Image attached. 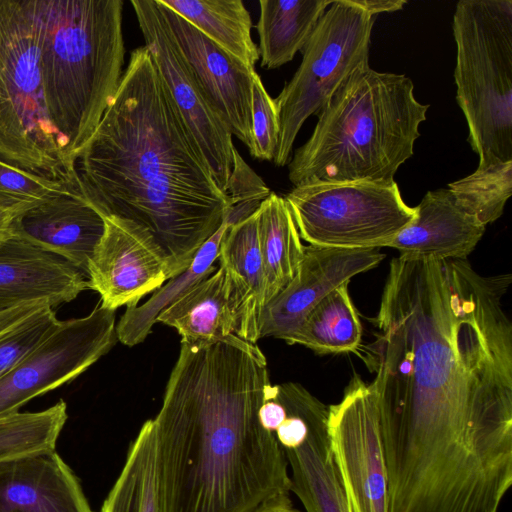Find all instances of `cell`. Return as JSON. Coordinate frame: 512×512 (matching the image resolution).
I'll use <instances>...</instances> for the list:
<instances>
[{
  "label": "cell",
  "mask_w": 512,
  "mask_h": 512,
  "mask_svg": "<svg viewBox=\"0 0 512 512\" xmlns=\"http://www.w3.org/2000/svg\"><path fill=\"white\" fill-rule=\"evenodd\" d=\"M511 274L395 257L365 362L388 512H498L512 485Z\"/></svg>",
  "instance_id": "obj_1"
},
{
  "label": "cell",
  "mask_w": 512,
  "mask_h": 512,
  "mask_svg": "<svg viewBox=\"0 0 512 512\" xmlns=\"http://www.w3.org/2000/svg\"><path fill=\"white\" fill-rule=\"evenodd\" d=\"M267 360L236 334L181 343L152 418L160 512H257L290 498L284 451L258 417Z\"/></svg>",
  "instance_id": "obj_2"
},
{
  "label": "cell",
  "mask_w": 512,
  "mask_h": 512,
  "mask_svg": "<svg viewBox=\"0 0 512 512\" xmlns=\"http://www.w3.org/2000/svg\"><path fill=\"white\" fill-rule=\"evenodd\" d=\"M74 168L103 217L131 221L152 236L169 279L187 269L230 207L145 46L130 54Z\"/></svg>",
  "instance_id": "obj_3"
},
{
  "label": "cell",
  "mask_w": 512,
  "mask_h": 512,
  "mask_svg": "<svg viewBox=\"0 0 512 512\" xmlns=\"http://www.w3.org/2000/svg\"><path fill=\"white\" fill-rule=\"evenodd\" d=\"M428 104L404 74L357 68L317 114L310 138L288 163V178L389 182L414 153Z\"/></svg>",
  "instance_id": "obj_4"
},
{
  "label": "cell",
  "mask_w": 512,
  "mask_h": 512,
  "mask_svg": "<svg viewBox=\"0 0 512 512\" xmlns=\"http://www.w3.org/2000/svg\"><path fill=\"white\" fill-rule=\"evenodd\" d=\"M46 110L75 158L118 89L124 64L122 0H32Z\"/></svg>",
  "instance_id": "obj_5"
},
{
  "label": "cell",
  "mask_w": 512,
  "mask_h": 512,
  "mask_svg": "<svg viewBox=\"0 0 512 512\" xmlns=\"http://www.w3.org/2000/svg\"><path fill=\"white\" fill-rule=\"evenodd\" d=\"M456 100L479 163L512 160V1L461 0L452 21Z\"/></svg>",
  "instance_id": "obj_6"
},
{
  "label": "cell",
  "mask_w": 512,
  "mask_h": 512,
  "mask_svg": "<svg viewBox=\"0 0 512 512\" xmlns=\"http://www.w3.org/2000/svg\"><path fill=\"white\" fill-rule=\"evenodd\" d=\"M0 158L49 178L76 177L46 110L32 0H0Z\"/></svg>",
  "instance_id": "obj_7"
},
{
  "label": "cell",
  "mask_w": 512,
  "mask_h": 512,
  "mask_svg": "<svg viewBox=\"0 0 512 512\" xmlns=\"http://www.w3.org/2000/svg\"><path fill=\"white\" fill-rule=\"evenodd\" d=\"M375 16L352 0H333L303 47L294 76L274 99L280 132L274 163H289L295 139L338 88L359 67L369 63Z\"/></svg>",
  "instance_id": "obj_8"
},
{
  "label": "cell",
  "mask_w": 512,
  "mask_h": 512,
  "mask_svg": "<svg viewBox=\"0 0 512 512\" xmlns=\"http://www.w3.org/2000/svg\"><path fill=\"white\" fill-rule=\"evenodd\" d=\"M299 235L310 245L388 247L415 218L393 181H308L286 195Z\"/></svg>",
  "instance_id": "obj_9"
},
{
  "label": "cell",
  "mask_w": 512,
  "mask_h": 512,
  "mask_svg": "<svg viewBox=\"0 0 512 512\" xmlns=\"http://www.w3.org/2000/svg\"><path fill=\"white\" fill-rule=\"evenodd\" d=\"M130 3L144 38V46L174 106L197 144L214 181L227 195L238 152L229 127L184 59L157 1L131 0Z\"/></svg>",
  "instance_id": "obj_10"
},
{
  "label": "cell",
  "mask_w": 512,
  "mask_h": 512,
  "mask_svg": "<svg viewBox=\"0 0 512 512\" xmlns=\"http://www.w3.org/2000/svg\"><path fill=\"white\" fill-rule=\"evenodd\" d=\"M117 341L116 311L100 303L85 317L60 321L0 377V417L18 412L29 400L72 381Z\"/></svg>",
  "instance_id": "obj_11"
},
{
  "label": "cell",
  "mask_w": 512,
  "mask_h": 512,
  "mask_svg": "<svg viewBox=\"0 0 512 512\" xmlns=\"http://www.w3.org/2000/svg\"><path fill=\"white\" fill-rule=\"evenodd\" d=\"M330 449L350 512H388V483L376 396L355 375L329 406Z\"/></svg>",
  "instance_id": "obj_12"
},
{
  "label": "cell",
  "mask_w": 512,
  "mask_h": 512,
  "mask_svg": "<svg viewBox=\"0 0 512 512\" xmlns=\"http://www.w3.org/2000/svg\"><path fill=\"white\" fill-rule=\"evenodd\" d=\"M105 229L87 267L88 288L104 308H132L169 279L167 262L152 236L135 223L104 217Z\"/></svg>",
  "instance_id": "obj_13"
},
{
  "label": "cell",
  "mask_w": 512,
  "mask_h": 512,
  "mask_svg": "<svg viewBox=\"0 0 512 512\" xmlns=\"http://www.w3.org/2000/svg\"><path fill=\"white\" fill-rule=\"evenodd\" d=\"M384 257L380 248L305 246L303 260L293 279L262 308L258 338L283 340L331 291L376 267Z\"/></svg>",
  "instance_id": "obj_14"
},
{
  "label": "cell",
  "mask_w": 512,
  "mask_h": 512,
  "mask_svg": "<svg viewBox=\"0 0 512 512\" xmlns=\"http://www.w3.org/2000/svg\"><path fill=\"white\" fill-rule=\"evenodd\" d=\"M156 1L177 46L205 94L232 135L250 151L255 70L229 55L160 0Z\"/></svg>",
  "instance_id": "obj_15"
},
{
  "label": "cell",
  "mask_w": 512,
  "mask_h": 512,
  "mask_svg": "<svg viewBox=\"0 0 512 512\" xmlns=\"http://www.w3.org/2000/svg\"><path fill=\"white\" fill-rule=\"evenodd\" d=\"M104 229V217L85 197L78 181L68 191L25 211L14 235L63 258L86 276Z\"/></svg>",
  "instance_id": "obj_16"
},
{
  "label": "cell",
  "mask_w": 512,
  "mask_h": 512,
  "mask_svg": "<svg viewBox=\"0 0 512 512\" xmlns=\"http://www.w3.org/2000/svg\"><path fill=\"white\" fill-rule=\"evenodd\" d=\"M87 288L85 274L63 258L16 235L0 243V312L33 302L53 308Z\"/></svg>",
  "instance_id": "obj_17"
},
{
  "label": "cell",
  "mask_w": 512,
  "mask_h": 512,
  "mask_svg": "<svg viewBox=\"0 0 512 512\" xmlns=\"http://www.w3.org/2000/svg\"><path fill=\"white\" fill-rule=\"evenodd\" d=\"M0 512H92L55 451L0 462Z\"/></svg>",
  "instance_id": "obj_18"
},
{
  "label": "cell",
  "mask_w": 512,
  "mask_h": 512,
  "mask_svg": "<svg viewBox=\"0 0 512 512\" xmlns=\"http://www.w3.org/2000/svg\"><path fill=\"white\" fill-rule=\"evenodd\" d=\"M415 210L413 221L388 245L401 257L465 260L485 232L448 189L428 191Z\"/></svg>",
  "instance_id": "obj_19"
},
{
  "label": "cell",
  "mask_w": 512,
  "mask_h": 512,
  "mask_svg": "<svg viewBox=\"0 0 512 512\" xmlns=\"http://www.w3.org/2000/svg\"><path fill=\"white\" fill-rule=\"evenodd\" d=\"M217 260L229 280L237 320L236 335L256 343L259 316L266 304V282L258 243V209L228 227Z\"/></svg>",
  "instance_id": "obj_20"
},
{
  "label": "cell",
  "mask_w": 512,
  "mask_h": 512,
  "mask_svg": "<svg viewBox=\"0 0 512 512\" xmlns=\"http://www.w3.org/2000/svg\"><path fill=\"white\" fill-rule=\"evenodd\" d=\"M328 415L329 406H322L305 440L283 450L291 469V491L306 512H350L329 445Z\"/></svg>",
  "instance_id": "obj_21"
},
{
  "label": "cell",
  "mask_w": 512,
  "mask_h": 512,
  "mask_svg": "<svg viewBox=\"0 0 512 512\" xmlns=\"http://www.w3.org/2000/svg\"><path fill=\"white\" fill-rule=\"evenodd\" d=\"M156 322L175 328L181 343L190 346H204L236 334L237 320L224 268L219 266L191 287L164 309Z\"/></svg>",
  "instance_id": "obj_22"
},
{
  "label": "cell",
  "mask_w": 512,
  "mask_h": 512,
  "mask_svg": "<svg viewBox=\"0 0 512 512\" xmlns=\"http://www.w3.org/2000/svg\"><path fill=\"white\" fill-rule=\"evenodd\" d=\"M333 0H260L259 58L265 69L290 62L301 51Z\"/></svg>",
  "instance_id": "obj_23"
},
{
  "label": "cell",
  "mask_w": 512,
  "mask_h": 512,
  "mask_svg": "<svg viewBox=\"0 0 512 512\" xmlns=\"http://www.w3.org/2000/svg\"><path fill=\"white\" fill-rule=\"evenodd\" d=\"M258 243L267 303L293 279L305 249L285 198L274 192L258 208Z\"/></svg>",
  "instance_id": "obj_24"
},
{
  "label": "cell",
  "mask_w": 512,
  "mask_h": 512,
  "mask_svg": "<svg viewBox=\"0 0 512 512\" xmlns=\"http://www.w3.org/2000/svg\"><path fill=\"white\" fill-rule=\"evenodd\" d=\"M229 55L255 70L258 47L252 21L241 0H160Z\"/></svg>",
  "instance_id": "obj_25"
},
{
  "label": "cell",
  "mask_w": 512,
  "mask_h": 512,
  "mask_svg": "<svg viewBox=\"0 0 512 512\" xmlns=\"http://www.w3.org/2000/svg\"><path fill=\"white\" fill-rule=\"evenodd\" d=\"M228 227L224 219L219 229L198 250L187 269L168 279L141 305L126 308L116 324L118 341L127 346L142 343L164 309L216 270L214 262L218 259L219 247Z\"/></svg>",
  "instance_id": "obj_26"
},
{
  "label": "cell",
  "mask_w": 512,
  "mask_h": 512,
  "mask_svg": "<svg viewBox=\"0 0 512 512\" xmlns=\"http://www.w3.org/2000/svg\"><path fill=\"white\" fill-rule=\"evenodd\" d=\"M348 283L324 297L283 340L288 344L304 345L318 354L360 349L362 325L349 295Z\"/></svg>",
  "instance_id": "obj_27"
},
{
  "label": "cell",
  "mask_w": 512,
  "mask_h": 512,
  "mask_svg": "<svg viewBox=\"0 0 512 512\" xmlns=\"http://www.w3.org/2000/svg\"><path fill=\"white\" fill-rule=\"evenodd\" d=\"M101 512H160L152 419L143 423L131 442L124 466L104 500Z\"/></svg>",
  "instance_id": "obj_28"
},
{
  "label": "cell",
  "mask_w": 512,
  "mask_h": 512,
  "mask_svg": "<svg viewBox=\"0 0 512 512\" xmlns=\"http://www.w3.org/2000/svg\"><path fill=\"white\" fill-rule=\"evenodd\" d=\"M66 420L63 400L43 411L1 416L0 462L55 451Z\"/></svg>",
  "instance_id": "obj_29"
},
{
  "label": "cell",
  "mask_w": 512,
  "mask_h": 512,
  "mask_svg": "<svg viewBox=\"0 0 512 512\" xmlns=\"http://www.w3.org/2000/svg\"><path fill=\"white\" fill-rule=\"evenodd\" d=\"M447 189L467 212L486 226L502 216L512 194V160L478 164L472 174L450 182Z\"/></svg>",
  "instance_id": "obj_30"
},
{
  "label": "cell",
  "mask_w": 512,
  "mask_h": 512,
  "mask_svg": "<svg viewBox=\"0 0 512 512\" xmlns=\"http://www.w3.org/2000/svg\"><path fill=\"white\" fill-rule=\"evenodd\" d=\"M79 179H53L27 171L0 158V200L37 205L73 188Z\"/></svg>",
  "instance_id": "obj_31"
},
{
  "label": "cell",
  "mask_w": 512,
  "mask_h": 512,
  "mask_svg": "<svg viewBox=\"0 0 512 512\" xmlns=\"http://www.w3.org/2000/svg\"><path fill=\"white\" fill-rule=\"evenodd\" d=\"M55 311L46 305L0 337V377L44 340L59 324Z\"/></svg>",
  "instance_id": "obj_32"
},
{
  "label": "cell",
  "mask_w": 512,
  "mask_h": 512,
  "mask_svg": "<svg viewBox=\"0 0 512 512\" xmlns=\"http://www.w3.org/2000/svg\"><path fill=\"white\" fill-rule=\"evenodd\" d=\"M280 132L279 115L274 99L266 91L260 76L254 72L252 88L251 156L274 159Z\"/></svg>",
  "instance_id": "obj_33"
},
{
  "label": "cell",
  "mask_w": 512,
  "mask_h": 512,
  "mask_svg": "<svg viewBox=\"0 0 512 512\" xmlns=\"http://www.w3.org/2000/svg\"><path fill=\"white\" fill-rule=\"evenodd\" d=\"M33 206L35 205L0 200V243L14 235L18 218Z\"/></svg>",
  "instance_id": "obj_34"
},
{
  "label": "cell",
  "mask_w": 512,
  "mask_h": 512,
  "mask_svg": "<svg viewBox=\"0 0 512 512\" xmlns=\"http://www.w3.org/2000/svg\"><path fill=\"white\" fill-rule=\"evenodd\" d=\"M46 305L48 304L43 302H33L0 312V337Z\"/></svg>",
  "instance_id": "obj_35"
},
{
  "label": "cell",
  "mask_w": 512,
  "mask_h": 512,
  "mask_svg": "<svg viewBox=\"0 0 512 512\" xmlns=\"http://www.w3.org/2000/svg\"><path fill=\"white\" fill-rule=\"evenodd\" d=\"M352 2L372 16L402 10L407 4L406 0H352Z\"/></svg>",
  "instance_id": "obj_36"
},
{
  "label": "cell",
  "mask_w": 512,
  "mask_h": 512,
  "mask_svg": "<svg viewBox=\"0 0 512 512\" xmlns=\"http://www.w3.org/2000/svg\"><path fill=\"white\" fill-rule=\"evenodd\" d=\"M257 512H300L292 505L291 498L282 499L263 506Z\"/></svg>",
  "instance_id": "obj_37"
}]
</instances>
